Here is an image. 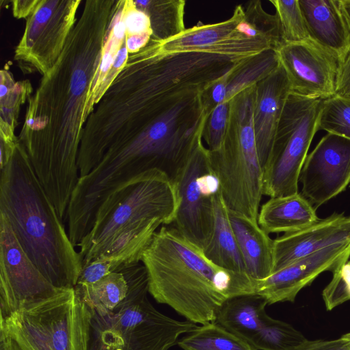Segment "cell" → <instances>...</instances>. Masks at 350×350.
<instances>
[{"instance_id": "cell-23", "label": "cell", "mask_w": 350, "mask_h": 350, "mask_svg": "<svg viewBox=\"0 0 350 350\" xmlns=\"http://www.w3.org/2000/svg\"><path fill=\"white\" fill-rule=\"evenodd\" d=\"M126 268L111 272L93 283L77 284L74 287L76 295L90 308L114 309L129 292Z\"/></svg>"}, {"instance_id": "cell-38", "label": "cell", "mask_w": 350, "mask_h": 350, "mask_svg": "<svg viewBox=\"0 0 350 350\" xmlns=\"http://www.w3.org/2000/svg\"><path fill=\"white\" fill-rule=\"evenodd\" d=\"M340 8L350 35V0H339Z\"/></svg>"}, {"instance_id": "cell-46", "label": "cell", "mask_w": 350, "mask_h": 350, "mask_svg": "<svg viewBox=\"0 0 350 350\" xmlns=\"http://www.w3.org/2000/svg\"><path fill=\"white\" fill-rule=\"evenodd\" d=\"M33 122H34V120H33V118H29V119L27 120V122H26V123H27L29 126L32 125V124H33Z\"/></svg>"}, {"instance_id": "cell-17", "label": "cell", "mask_w": 350, "mask_h": 350, "mask_svg": "<svg viewBox=\"0 0 350 350\" xmlns=\"http://www.w3.org/2000/svg\"><path fill=\"white\" fill-rule=\"evenodd\" d=\"M229 220L245 265L247 275L258 282L273 269V239L257 221L228 210Z\"/></svg>"}, {"instance_id": "cell-24", "label": "cell", "mask_w": 350, "mask_h": 350, "mask_svg": "<svg viewBox=\"0 0 350 350\" xmlns=\"http://www.w3.org/2000/svg\"><path fill=\"white\" fill-rule=\"evenodd\" d=\"M150 20L153 39L161 43L184 30V0L136 1Z\"/></svg>"}, {"instance_id": "cell-26", "label": "cell", "mask_w": 350, "mask_h": 350, "mask_svg": "<svg viewBox=\"0 0 350 350\" xmlns=\"http://www.w3.org/2000/svg\"><path fill=\"white\" fill-rule=\"evenodd\" d=\"M308 340L291 325L268 315L250 344L256 350H300Z\"/></svg>"}, {"instance_id": "cell-33", "label": "cell", "mask_w": 350, "mask_h": 350, "mask_svg": "<svg viewBox=\"0 0 350 350\" xmlns=\"http://www.w3.org/2000/svg\"><path fill=\"white\" fill-rule=\"evenodd\" d=\"M124 21L129 35L152 32L150 18L141 9L130 10L126 13Z\"/></svg>"}, {"instance_id": "cell-14", "label": "cell", "mask_w": 350, "mask_h": 350, "mask_svg": "<svg viewBox=\"0 0 350 350\" xmlns=\"http://www.w3.org/2000/svg\"><path fill=\"white\" fill-rule=\"evenodd\" d=\"M350 243V216L334 213L273 239V273L336 244Z\"/></svg>"}, {"instance_id": "cell-45", "label": "cell", "mask_w": 350, "mask_h": 350, "mask_svg": "<svg viewBox=\"0 0 350 350\" xmlns=\"http://www.w3.org/2000/svg\"><path fill=\"white\" fill-rule=\"evenodd\" d=\"M7 92H8L7 87L5 85H4L3 84H1V88H0V96H1V98H2L4 96H5Z\"/></svg>"}, {"instance_id": "cell-5", "label": "cell", "mask_w": 350, "mask_h": 350, "mask_svg": "<svg viewBox=\"0 0 350 350\" xmlns=\"http://www.w3.org/2000/svg\"><path fill=\"white\" fill-rule=\"evenodd\" d=\"M256 86L245 89L231 99L223 144L219 150L209 151V158L228 210L258 221L263 195V169L253 125Z\"/></svg>"}, {"instance_id": "cell-19", "label": "cell", "mask_w": 350, "mask_h": 350, "mask_svg": "<svg viewBox=\"0 0 350 350\" xmlns=\"http://www.w3.org/2000/svg\"><path fill=\"white\" fill-rule=\"evenodd\" d=\"M213 233L202 250L204 254L220 268L234 273L247 275L244 260L229 220L228 208L220 191L213 197Z\"/></svg>"}, {"instance_id": "cell-42", "label": "cell", "mask_w": 350, "mask_h": 350, "mask_svg": "<svg viewBox=\"0 0 350 350\" xmlns=\"http://www.w3.org/2000/svg\"><path fill=\"white\" fill-rule=\"evenodd\" d=\"M0 350H20L10 338L0 332Z\"/></svg>"}, {"instance_id": "cell-44", "label": "cell", "mask_w": 350, "mask_h": 350, "mask_svg": "<svg viewBox=\"0 0 350 350\" xmlns=\"http://www.w3.org/2000/svg\"><path fill=\"white\" fill-rule=\"evenodd\" d=\"M123 13L122 11H120L118 12L116 16L113 17L111 23L110 29L112 30L113 27L115 26L116 23H118L119 21H122V19Z\"/></svg>"}, {"instance_id": "cell-40", "label": "cell", "mask_w": 350, "mask_h": 350, "mask_svg": "<svg viewBox=\"0 0 350 350\" xmlns=\"http://www.w3.org/2000/svg\"><path fill=\"white\" fill-rule=\"evenodd\" d=\"M112 35L115 39L120 42L124 37L126 27L124 20L119 21L112 29Z\"/></svg>"}, {"instance_id": "cell-18", "label": "cell", "mask_w": 350, "mask_h": 350, "mask_svg": "<svg viewBox=\"0 0 350 350\" xmlns=\"http://www.w3.org/2000/svg\"><path fill=\"white\" fill-rule=\"evenodd\" d=\"M319 218L300 193L270 198L260 208L258 223L267 234L299 230Z\"/></svg>"}, {"instance_id": "cell-8", "label": "cell", "mask_w": 350, "mask_h": 350, "mask_svg": "<svg viewBox=\"0 0 350 350\" xmlns=\"http://www.w3.org/2000/svg\"><path fill=\"white\" fill-rule=\"evenodd\" d=\"M202 140L171 179L179 200L172 226L203 250L213 233V197L220 186L211 166L209 150Z\"/></svg>"}, {"instance_id": "cell-11", "label": "cell", "mask_w": 350, "mask_h": 350, "mask_svg": "<svg viewBox=\"0 0 350 350\" xmlns=\"http://www.w3.org/2000/svg\"><path fill=\"white\" fill-rule=\"evenodd\" d=\"M299 183L315 209L345 191L350 183V139L332 133L323 137L308 154Z\"/></svg>"}, {"instance_id": "cell-41", "label": "cell", "mask_w": 350, "mask_h": 350, "mask_svg": "<svg viewBox=\"0 0 350 350\" xmlns=\"http://www.w3.org/2000/svg\"><path fill=\"white\" fill-rule=\"evenodd\" d=\"M113 53L111 52L105 51L103 55L101 62L100 64V70L103 74H105L113 65Z\"/></svg>"}, {"instance_id": "cell-10", "label": "cell", "mask_w": 350, "mask_h": 350, "mask_svg": "<svg viewBox=\"0 0 350 350\" xmlns=\"http://www.w3.org/2000/svg\"><path fill=\"white\" fill-rule=\"evenodd\" d=\"M277 53L291 93L322 100L335 94L339 59L333 53L312 39L284 43Z\"/></svg>"}, {"instance_id": "cell-2", "label": "cell", "mask_w": 350, "mask_h": 350, "mask_svg": "<svg viewBox=\"0 0 350 350\" xmlns=\"http://www.w3.org/2000/svg\"><path fill=\"white\" fill-rule=\"evenodd\" d=\"M0 171V212L7 216L22 248L53 285L74 288L83 269V258L24 149L16 146Z\"/></svg>"}, {"instance_id": "cell-43", "label": "cell", "mask_w": 350, "mask_h": 350, "mask_svg": "<svg viewBox=\"0 0 350 350\" xmlns=\"http://www.w3.org/2000/svg\"><path fill=\"white\" fill-rule=\"evenodd\" d=\"M338 340L342 350H350V332L341 336Z\"/></svg>"}, {"instance_id": "cell-35", "label": "cell", "mask_w": 350, "mask_h": 350, "mask_svg": "<svg viewBox=\"0 0 350 350\" xmlns=\"http://www.w3.org/2000/svg\"><path fill=\"white\" fill-rule=\"evenodd\" d=\"M300 350H342L338 338L334 340H308Z\"/></svg>"}, {"instance_id": "cell-34", "label": "cell", "mask_w": 350, "mask_h": 350, "mask_svg": "<svg viewBox=\"0 0 350 350\" xmlns=\"http://www.w3.org/2000/svg\"><path fill=\"white\" fill-rule=\"evenodd\" d=\"M334 95L350 98V49L339 62Z\"/></svg>"}, {"instance_id": "cell-15", "label": "cell", "mask_w": 350, "mask_h": 350, "mask_svg": "<svg viewBox=\"0 0 350 350\" xmlns=\"http://www.w3.org/2000/svg\"><path fill=\"white\" fill-rule=\"evenodd\" d=\"M290 86L283 67L259 81L256 86L253 125L262 169L269 156Z\"/></svg>"}, {"instance_id": "cell-28", "label": "cell", "mask_w": 350, "mask_h": 350, "mask_svg": "<svg viewBox=\"0 0 350 350\" xmlns=\"http://www.w3.org/2000/svg\"><path fill=\"white\" fill-rule=\"evenodd\" d=\"M275 8L284 43H294L310 39L300 8L299 0H271Z\"/></svg>"}, {"instance_id": "cell-31", "label": "cell", "mask_w": 350, "mask_h": 350, "mask_svg": "<svg viewBox=\"0 0 350 350\" xmlns=\"http://www.w3.org/2000/svg\"><path fill=\"white\" fill-rule=\"evenodd\" d=\"M327 310L350 300V259L332 273V278L322 292Z\"/></svg>"}, {"instance_id": "cell-21", "label": "cell", "mask_w": 350, "mask_h": 350, "mask_svg": "<svg viewBox=\"0 0 350 350\" xmlns=\"http://www.w3.org/2000/svg\"><path fill=\"white\" fill-rule=\"evenodd\" d=\"M267 304L256 293L229 297L217 310L215 322L250 343L268 316L265 312Z\"/></svg>"}, {"instance_id": "cell-7", "label": "cell", "mask_w": 350, "mask_h": 350, "mask_svg": "<svg viewBox=\"0 0 350 350\" xmlns=\"http://www.w3.org/2000/svg\"><path fill=\"white\" fill-rule=\"evenodd\" d=\"M323 103L289 93L263 167V195L274 198L298 193L299 174L319 131Z\"/></svg>"}, {"instance_id": "cell-37", "label": "cell", "mask_w": 350, "mask_h": 350, "mask_svg": "<svg viewBox=\"0 0 350 350\" xmlns=\"http://www.w3.org/2000/svg\"><path fill=\"white\" fill-rule=\"evenodd\" d=\"M86 85V76L82 70L74 72L71 79V90L75 94L83 92Z\"/></svg>"}, {"instance_id": "cell-27", "label": "cell", "mask_w": 350, "mask_h": 350, "mask_svg": "<svg viewBox=\"0 0 350 350\" xmlns=\"http://www.w3.org/2000/svg\"><path fill=\"white\" fill-rule=\"evenodd\" d=\"M319 130L350 139V98L334 95L323 100Z\"/></svg>"}, {"instance_id": "cell-30", "label": "cell", "mask_w": 350, "mask_h": 350, "mask_svg": "<svg viewBox=\"0 0 350 350\" xmlns=\"http://www.w3.org/2000/svg\"><path fill=\"white\" fill-rule=\"evenodd\" d=\"M231 100L216 106L207 116L202 133L209 151L221 148L228 129Z\"/></svg>"}, {"instance_id": "cell-1", "label": "cell", "mask_w": 350, "mask_h": 350, "mask_svg": "<svg viewBox=\"0 0 350 350\" xmlns=\"http://www.w3.org/2000/svg\"><path fill=\"white\" fill-rule=\"evenodd\" d=\"M142 262L153 298L196 324L215 322L229 297L256 293L257 282L217 267L174 226L154 233Z\"/></svg>"}, {"instance_id": "cell-36", "label": "cell", "mask_w": 350, "mask_h": 350, "mask_svg": "<svg viewBox=\"0 0 350 350\" xmlns=\"http://www.w3.org/2000/svg\"><path fill=\"white\" fill-rule=\"evenodd\" d=\"M152 36V32L129 35L126 39V49L128 51L136 52L139 51L148 44Z\"/></svg>"}, {"instance_id": "cell-39", "label": "cell", "mask_w": 350, "mask_h": 350, "mask_svg": "<svg viewBox=\"0 0 350 350\" xmlns=\"http://www.w3.org/2000/svg\"><path fill=\"white\" fill-rule=\"evenodd\" d=\"M128 55L126 47L120 49L113 57V66L115 68H120L125 62Z\"/></svg>"}, {"instance_id": "cell-9", "label": "cell", "mask_w": 350, "mask_h": 350, "mask_svg": "<svg viewBox=\"0 0 350 350\" xmlns=\"http://www.w3.org/2000/svg\"><path fill=\"white\" fill-rule=\"evenodd\" d=\"M62 289L53 285L30 260L7 216L0 212V317L51 297Z\"/></svg>"}, {"instance_id": "cell-22", "label": "cell", "mask_w": 350, "mask_h": 350, "mask_svg": "<svg viewBox=\"0 0 350 350\" xmlns=\"http://www.w3.org/2000/svg\"><path fill=\"white\" fill-rule=\"evenodd\" d=\"M280 66L277 51L272 49L240 60L227 74L226 101L230 100L245 89L257 84Z\"/></svg>"}, {"instance_id": "cell-3", "label": "cell", "mask_w": 350, "mask_h": 350, "mask_svg": "<svg viewBox=\"0 0 350 350\" xmlns=\"http://www.w3.org/2000/svg\"><path fill=\"white\" fill-rule=\"evenodd\" d=\"M178 205L173 181L161 170L145 171L122 183L102 202L92 228L77 245L83 268L112 250L125 234L152 219L172 224Z\"/></svg>"}, {"instance_id": "cell-20", "label": "cell", "mask_w": 350, "mask_h": 350, "mask_svg": "<svg viewBox=\"0 0 350 350\" xmlns=\"http://www.w3.org/2000/svg\"><path fill=\"white\" fill-rule=\"evenodd\" d=\"M163 221L153 219L142 230L118 249L103 254L83 268L77 284L93 283L105 275L142 262L144 252Z\"/></svg>"}, {"instance_id": "cell-32", "label": "cell", "mask_w": 350, "mask_h": 350, "mask_svg": "<svg viewBox=\"0 0 350 350\" xmlns=\"http://www.w3.org/2000/svg\"><path fill=\"white\" fill-rule=\"evenodd\" d=\"M227 74L213 82L200 94L202 107L207 116L216 106L226 100Z\"/></svg>"}, {"instance_id": "cell-12", "label": "cell", "mask_w": 350, "mask_h": 350, "mask_svg": "<svg viewBox=\"0 0 350 350\" xmlns=\"http://www.w3.org/2000/svg\"><path fill=\"white\" fill-rule=\"evenodd\" d=\"M243 15L244 8L237 5L228 20L185 29L179 35L161 42V52H206L238 60L256 54L262 49L261 41L243 36L236 30Z\"/></svg>"}, {"instance_id": "cell-29", "label": "cell", "mask_w": 350, "mask_h": 350, "mask_svg": "<svg viewBox=\"0 0 350 350\" xmlns=\"http://www.w3.org/2000/svg\"><path fill=\"white\" fill-rule=\"evenodd\" d=\"M244 18L262 36L267 38L277 51L284 42L277 15L262 8L259 0L250 1L244 9Z\"/></svg>"}, {"instance_id": "cell-25", "label": "cell", "mask_w": 350, "mask_h": 350, "mask_svg": "<svg viewBox=\"0 0 350 350\" xmlns=\"http://www.w3.org/2000/svg\"><path fill=\"white\" fill-rule=\"evenodd\" d=\"M177 344L183 350H256L215 322L196 326Z\"/></svg>"}, {"instance_id": "cell-4", "label": "cell", "mask_w": 350, "mask_h": 350, "mask_svg": "<svg viewBox=\"0 0 350 350\" xmlns=\"http://www.w3.org/2000/svg\"><path fill=\"white\" fill-rule=\"evenodd\" d=\"M126 297L111 310L92 313L86 350H168L183 334L197 325L172 319L156 310L148 298V275L142 262L126 268Z\"/></svg>"}, {"instance_id": "cell-6", "label": "cell", "mask_w": 350, "mask_h": 350, "mask_svg": "<svg viewBox=\"0 0 350 350\" xmlns=\"http://www.w3.org/2000/svg\"><path fill=\"white\" fill-rule=\"evenodd\" d=\"M92 313L74 288L1 318L0 332L20 350H86Z\"/></svg>"}, {"instance_id": "cell-13", "label": "cell", "mask_w": 350, "mask_h": 350, "mask_svg": "<svg viewBox=\"0 0 350 350\" xmlns=\"http://www.w3.org/2000/svg\"><path fill=\"white\" fill-rule=\"evenodd\" d=\"M350 257V243L336 244L300 258L256 283V293L268 304L293 302L321 273L334 272Z\"/></svg>"}, {"instance_id": "cell-16", "label": "cell", "mask_w": 350, "mask_h": 350, "mask_svg": "<svg viewBox=\"0 0 350 350\" xmlns=\"http://www.w3.org/2000/svg\"><path fill=\"white\" fill-rule=\"evenodd\" d=\"M310 39L333 53L339 62L350 49V35L339 0H299Z\"/></svg>"}]
</instances>
